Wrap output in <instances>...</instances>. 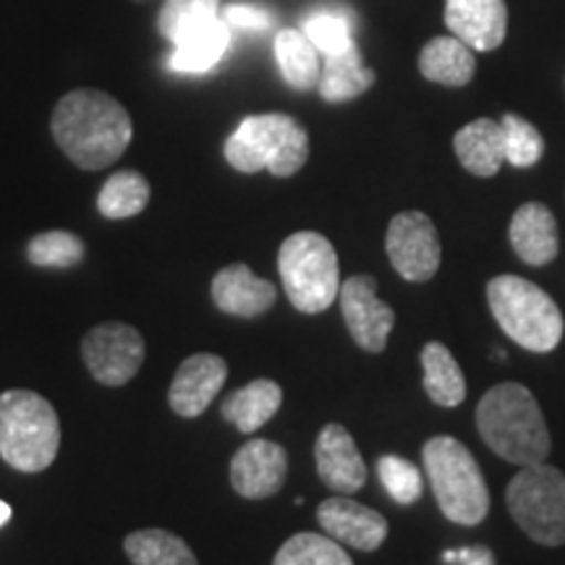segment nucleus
<instances>
[{
    "mask_svg": "<svg viewBox=\"0 0 565 565\" xmlns=\"http://www.w3.org/2000/svg\"><path fill=\"white\" fill-rule=\"evenodd\" d=\"M51 131L61 152L82 171H103L129 150V110L103 89H74L53 110Z\"/></svg>",
    "mask_w": 565,
    "mask_h": 565,
    "instance_id": "1",
    "label": "nucleus"
},
{
    "mask_svg": "<svg viewBox=\"0 0 565 565\" xmlns=\"http://www.w3.org/2000/svg\"><path fill=\"white\" fill-rule=\"evenodd\" d=\"M150 181L137 171H118L103 183L97 194V210L108 221H126L139 215L150 204Z\"/></svg>",
    "mask_w": 565,
    "mask_h": 565,
    "instance_id": "27",
    "label": "nucleus"
},
{
    "mask_svg": "<svg viewBox=\"0 0 565 565\" xmlns=\"http://www.w3.org/2000/svg\"><path fill=\"white\" fill-rule=\"evenodd\" d=\"M61 450V422L53 404L32 391L0 395V458L11 469L38 475Z\"/></svg>",
    "mask_w": 565,
    "mask_h": 565,
    "instance_id": "3",
    "label": "nucleus"
},
{
    "mask_svg": "<svg viewBox=\"0 0 565 565\" xmlns=\"http://www.w3.org/2000/svg\"><path fill=\"white\" fill-rule=\"evenodd\" d=\"M228 21L217 17L183 34L173 45V55L168 61V66L179 71V74H204V71L215 68L223 61V55L228 53Z\"/></svg>",
    "mask_w": 565,
    "mask_h": 565,
    "instance_id": "20",
    "label": "nucleus"
},
{
    "mask_svg": "<svg viewBox=\"0 0 565 565\" xmlns=\"http://www.w3.org/2000/svg\"><path fill=\"white\" fill-rule=\"evenodd\" d=\"M374 84V71L364 66L362 51L351 45L349 51L341 55H328L320 74V89L322 100L328 103H349L353 97L364 95Z\"/></svg>",
    "mask_w": 565,
    "mask_h": 565,
    "instance_id": "23",
    "label": "nucleus"
},
{
    "mask_svg": "<svg viewBox=\"0 0 565 565\" xmlns=\"http://www.w3.org/2000/svg\"><path fill=\"white\" fill-rule=\"evenodd\" d=\"M303 34L312 40V45L324 58L328 55H341L353 45L351 21L335 11H320L309 17L307 24H303Z\"/></svg>",
    "mask_w": 565,
    "mask_h": 565,
    "instance_id": "33",
    "label": "nucleus"
},
{
    "mask_svg": "<svg viewBox=\"0 0 565 565\" xmlns=\"http://www.w3.org/2000/svg\"><path fill=\"white\" fill-rule=\"evenodd\" d=\"M131 3H152V0H131Z\"/></svg>",
    "mask_w": 565,
    "mask_h": 565,
    "instance_id": "37",
    "label": "nucleus"
},
{
    "mask_svg": "<svg viewBox=\"0 0 565 565\" xmlns=\"http://www.w3.org/2000/svg\"><path fill=\"white\" fill-rule=\"evenodd\" d=\"M492 317L508 338L526 351L547 353L563 338V315L553 296L519 275H498L487 282Z\"/></svg>",
    "mask_w": 565,
    "mask_h": 565,
    "instance_id": "6",
    "label": "nucleus"
},
{
    "mask_svg": "<svg viewBox=\"0 0 565 565\" xmlns=\"http://www.w3.org/2000/svg\"><path fill=\"white\" fill-rule=\"evenodd\" d=\"M134 565H200L194 550L166 529H139L124 542Z\"/></svg>",
    "mask_w": 565,
    "mask_h": 565,
    "instance_id": "26",
    "label": "nucleus"
},
{
    "mask_svg": "<svg viewBox=\"0 0 565 565\" xmlns=\"http://www.w3.org/2000/svg\"><path fill=\"white\" fill-rule=\"evenodd\" d=\"M503 139H505V162L515 168H532L545 154V139L536 131L526 118L515 116V113H505L503 121Z\"/></svg>",
    "mask_w": 565,
    "mask_h": 565,
    "instance_id": "31",
    "label": "nucleus"
},
{
    "mask_svg": "<svg viewBox=\"0 0 565 565\" xmlns=\"http://www.w3.org/2000/svg\"><path fill=\"white\" fill-rule=\"evenodd\" d=\"M26 259L34 267H74L84 259V244L79 236L71 231H45L38 233L30 244H26Z\"/></svg>",
    "mask_w": 565,
    "mask_h": 565,
    "instance_id": "30",
    "label": "nucleus"
},
{
    "mask_svg": "<svg viewBox=\"0 0 565 565\" xmlns=\"http://www.w3.org/2000/svg\"><path fill=\"white\" fill-rule=\"evenodd\" d=\"M424 391L437 406L454 408L466 401V377L454 353L443 343H427L422 349Z\"/></svg>",
    "mask_w": 565,
    "mask_h": 565,
    "instance_id": "25",
    "label": "nucleus"
},
{
    "mask_svg": "<svg viewBox=\"0 0 565 565\" xmlns=\"http://www.w3.org/2000/svg\"><path fill=\"white\" fill-rule=\"evenodd\" d=\"M345 328L359 349L383 353L395 324V312L377 296V282L372 275H353L338 294Z\"/></svg>",
    "mask_w": 565,
    "mask_h": 565,
    "instance_id": "11",
    "label": "nucleus"
},
{
    "mask_svg": "<svg viewBox=\"0 0 565 565\" xmlns=\"http://www.w3.org/2000/svg\"><path fill=\"white\" fill-rule=\"evenodd\" d=\"M508 511L526 536L545 547L565 545V477L547 463L524 466L505 492Z\"/></svg>",
    "mask_w": 565,
    "mask_h": 565,
    "instance_id": "8",
    "label": "nucleus"
},
{
    "mask_svg": "<svg viewBox=\"0 0 565 565\" xmlns=\"http://www.w3.org/2000/svg\"><path fill=\"white\" fill-rule=\"evenodd\" d=\"M223 19L233 26H242V30H265L270 24V13L259 6H228L223 11Z\"/></svg>",
    "mask_w": 565,
    "mask_h": 565,
    "instance_id": "34",
    "label": "nucleus"
},
{
    "mask_svg": "<svg viewBox=\"0 0 565 565\" xmlns=\"http://www.w3.org/2000/svg\"><path fill=\"white\" fill-rule=\"evenodd\" d=\"M377 477L395 503L414 505L424 492V479L419 466L401 456H383L377 461Z\"/></svg>",
    "mask_w": 565,
    "mask_h": 565,
    "instance_id": "32",
    "label": "nucleus"
},
{
    "mask_svg": "<svg viewBox=\"0 0 565 565\" xmlns=\"http://www.w3.org/2000/svg\"><path fill=\"white\" fill-rule=\"evenodd\" d=\"M385 249L393 270L404 280L427 282L440 270L443 246L435 223L419 210L398 212L387 225Z\"/></svg>",
    "mask_w": 565,
    "mask_h": 565,
    "instance_id": "10",
    "label": "nucleus"
},
{
    "mask_svg": "<svg viewBox=\"0 0 565 565\" xmlns=\"http://www.w3.org/2000/svg\"><path fill=\"white\" fill-rule=\"evenodd\" d=\"M445 24L471 51H494L505 42V0H445Z\"/></svg>",
    "mask_w": 565,
    "mask_h": 565,
    "instance_id": "16",
    "label": "nucleus"
},
{
    "mask_svg": "<svg viewBox=\"0 0 565 565\" xmlns=\"http://www.w3.org/2000/svg\"><path fill=\"white\" fill-rule=\"evenodd\" d=\"M11 521V505L0 500V526H6Z\"/></svg>",
    "mask_w": 565,
    "mask_h": 565,
    "instance_id": "36",
    "label": "nucleus"
},
{
    "mask_svg": "<svg viewBox=\"0 0 565 565\" xmlns=\"http://www.w3.org/2000/svg\"><path fill=\"white\" fill-rule=\"evenodd\" d=\"M280 404L282 391L278 383H273V380H254V383L238 387V391H233L223 401L221 414L225 422L236 424L238 433L252 435L278 414Z\"/></svg>",
    "mask_w": 565,
    "mask_h": 565,
    "instance_id": "21",
    "label": "nucleus"
},
{
    "mask_svg": "<svg viewBox=\"0 0 565 565\" xmlns=\"http://www.w3.org/2000/svg\"><path fill=\"white\" fill-rule=\"evenodd\" d=\"M225 160L238 173L270 171L278 179H288L307 166L309 134L286 113L249 116L225 141Z\"/></svg>",
    "mask_w": 565,
    "mask_h": 565,
    "instance_id": "5",
    "label": "nucleus"
},
{
    "mask_svg": "<svg viewBox=\"0 0 565 565\" xmlns=\"http://www.w3.org/2000/svg\"><path fill=\"white\" fill-rule=\"evenodd\" d=\"M419 71L424 79L445 87H466L475 79L477 61L469 45L458 38H435L422 47Z\"/></svg>",
    "mask_w": 565,
    "mask_h": 565,
    "instance_id": "22",
    "label": "nucleus"
},
{
    "mask_svg": "<svg viewBox=\"0 0 565 565\" xmlns=\"http://www.w3.org/2000/svg\"><path fill=\"white\" fill-rule=\"evenodd\" d=\"M275 58L286 76V82L294 89L307 92L320 84L322 63L320 51L312 45V40L299 30H280L275 34Z\"/></svg>",
    "mask_w": 565,
    "mask_h": 565,
    "instance_id": "24",
    "label": "nucleus"
},
{
    "mask_svg": "<svg viewBox=\"0 0 565 565\" xmlns=\"http://www.w3.org/2000/svg\"><path fill=\"white\" fill-rule=\"evenodd\" d=\"M225 380H228V364L223 356L194 353V356L183 359L175 372L171 391H168V404L183 419H196L223 391Z\"/></svg>",
    "mask_w": 565,
    "mask_h": 565,
    "instance_id": "13",
    "label": "nucleus"
},
{
    "mask_svg": "<svg viewBox=\"0 0 565 565\" xmlns=\"http://www.w3.org/2000/svg\"><path fill=\"white\" fill-rule=\"evenodd\" d=\"M317 521L324 534L359 553H374L387 540L385 515L349 498L322 500L317 508Z\"/></svg>",
    "mask_w": 565,
    "mask_h": 565,
    "instance_id": "14",
    "label": "nucleus"
},
{
    "mask_svg": "<svg viewBox=\"0 0 565 565\" xmlns=\"http://www.w3.org/2000/svg\"><path fill=\"white\" fill-rule=\"evenodd\" d=\"M273 565H353V561L333 536L301 532L278 550Z\"/></svg>",
    "mask_w": 565,
    "mask_h": 565,
    "instance_id": "28",
    "label": "nucleus"
},
{
    "mask_svg": "<svg viewBox=\"0 0 565 565\" xmlns=\"http://www.w3.org/2000/svg\"><path fill=\"white\" fill-rule=\"evenodd\" d=\"M317 475L333 492L353 494L366 484V466L343 424H324L315 443Z\"/></svg>",
    "mask_w": 565,
    "mask_h": 565,
    "instance_id": "15",
    "label": "nucleus"
},
{
    "mask_svg": "<svg viewBox=\"0 0 565 565\" xmlns=\"http://www.w3.org/2000/svg\"><path fill=\"white\" fill-rule=\"evenodd\" d=\"M82 356L92 377L108 387H121L137 377L147 356L145 338L126 322H103L82 341Z\"/></svg>",
    "mask_w": 565,
    "mask_h": 565,
    "instance_id": "9",
    "label": "nucleus"
},
{
    "mask_svg": "<svg viewBox=\"0 0 565 565\" xmlns=\"http://www.w3.org/2000/svg\"><path fill=\"white\" fill-rule=\"evenodd\" d=\"M221 0H166L158 13V30L168 42H179L183 34L217 19Z\"/></svg>",
    "mask_w": 565,
    "mask_h": 565,
    "instance_id": "29",
    "label": "nucleus"
},
{
    "mask_svg": "<svg viewBox=\"0 0 565 565\" xmlns=\"http://www.w3.org/2000/svg\"><path fill=\"white\" fill-rule=\"evenodd\" d=\"M286 479L288 454L273 440H249L231 458V487L246 500L278 494Z\"/></svg>",
    "mask_w": 565,
    "mask_h": 565,
    "instance_id": "12",
    "label": "nucleus"
},
{
    "mask_svg": "<svg viewBox=\"0 0 565 565\" xmlns=\"http://www.w3.org/2000/svg\"><path fill=\"white\" fill-rule=\"evenodd\" d=\"M422 458L445 519L461 526L482 524L490 513V490L471 450L456 437L440 435L424 443Z\"/></svg>",
    "mask_w": 565,
    "mask_h": 565,
    "instance_id": "4",
    "label": "nucleus"
},
{
    "mask_svg": "<svg viewBox=\"0 0 565 565\" xmlns=\"http://www.w3.org/2000/svg\"><path fill=\"white\" fill-rule=\"evenodd\" d=\"M508 236H511V246L521 263L532 267L550 265L561 249L555 215L540 202H526L515 210Z\"/></svg>",
    "mask_w": 565,
    "mask_h": 565,
    "instance_id": "18",
    "label": "nucleus"
},
{
    "mask_svg": "<svg viewBox=\"0 0 565 565\" xmlns=\"http://www.w3.org/2000/svg\"><path fill=\"white\" fill-rule=\"evenodd\" d=\"M477 429L492 454L515 466L545 463L553 450L540 404L519 383H500L482 395Z\"/></svg>",
    "mask_w": 565,
    "mask_h": 565,
    "instance_id": "2",
    "label": "nucleus"
},
{
    "mask_svg": "<svg viewBox=\"0 0 565 565\" xmlns=\"http://www.w3.org/2000/svg\"><path fill=\"white\" fill-rule=\"evenodd\" d=\"M456 158L469 173L479 179H492L505 162V139L503 126L492 118H477L469 126H463L454 139Z\"/></svg>",
    "mask_w": 565,
    "mask_h": 565,
    "instance_id": "19",
    "label": "nucleus"
},
{
    "mask_svg": "<svg viewBox=\"0 0 565 565\" xmlns=\"http://www.w3.org/2000/svg\"><path fill=\"white\" fill-rule=\"evenodd\" d=\"M445 561H463V565H494V557L487 547H475V550H461V553H445Z\"/></svg>",
    "mask_w": 565,
    "mask_h": 565,
    "instance_id": "35",
    "label": "nucleus"
},
{
    "mask_svg": "<svg viewBox=\"0 0 565 565\" xmlns=\"http://www.w3.org/2000/svg\"><path fill=\"white\" fill-rule=\"evenodd\" d=\"M278 270L288 299L303 315L324 312L341 294L338 254L317 231H299L282 242Z\"/></svg>",
    "mask_w": 565,
    "mask_h": 565,
    "instance_id": "7",
    "label": "nucleus"
},
{
    "mask_svg": "<svg viewBox=\"0 0 565 565\" xmlns=\"http://www.w3.org/2000/svg\"><path fill=\"white\" fill-rule=\"evenodd\" d=\"M275 299H278V291L273 282L254 275L252 267L244 263L223 267L212 278V301L231 317H244V320L263 317L275 307Z\"/></svg>",
    "mask_w": 565,
    "mask_h": 565,
    "instance_id": "17",
    "label": "nucleus"
}]
</instances>
